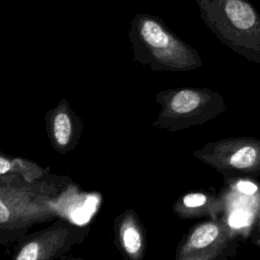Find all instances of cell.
Returning <instances> with one entry per match:
<instances>
[{
    "mask_svg": "<svg viewBox=\"0 0 260 260\" xmlns=\"http://www.w3.org/2000/svg\"><path fill=\"white\" fill-rule=\"evenodd\" d=\"M128 38L133 59L152 71L184 72L203 64L196 49L175 35L161 18L149 13L134 15Z\"/></svg>",
    "mask_w": 260,
    "mask_h": 260,
    "instance_id": "cell-2",
    "label": "cell"
},
{
    "mask_svg": "<svg viewBox=\"0 0 260 260\" xmlns=\"http://www.w3.org/2000/svg\"><path fill=\"white\" fill-rule=\"evenodd\" d=\"M237 187L241 192L249 195L254 194L257 191V186L250 181H240L237 184Z\"/></svg>",
    "mask_w": 260,
    "mask_h": 260,
    "instance_id": "cell-12",
    "label": "cell"
},
{
    "mask_svg": "<svg viewBox=\"0 0 260 260\" xmlns=\"http://www.w3.org/2000/svg\"><path fill=\"white\" fill-rule=\"evenodd\" d=\"M155 103L159 111L151 127L170 132L202 126L226 110L223 96L207 87L165 89L155 94Z\"/></svg>",
    "mask_w": 260,
    "mask_h": 260,
    "instance_id": "cell-4",
    "label": "cell"
},
{
    "mask_svg": "<svg viewBox=\"0 0 260 260\" xmlns=\"http://www.w3.org/2000/svg\"><path fill=\"white\" fill-rule=\"evenodd\" d=\"M206 202V196L201 193H191L187 194L183 198V203L189 208H195L203 205Z\"/></svg>",
    "mask_w": 260,
    "mask_h": 260,
    "instance_id": "cell-11",
    "label": "cell"
},
{
    "mask_svg": "<svg viewBox=\"0 0 260 260\" xmlns=\"http://www.w3.org/2000/svg\"><path fill=\"white\" fill-rule=\"evenodd\" d=\"M48 171L32 160L0 151V177L18 175L28 182H35L43 179Z\"/></svg>",
    "mask_w": 260,
    "mask_h": 260,
    "instance_id": "cell-8",
    "label": "cell"
},
{
    "mask_svg": "<svg viewBox=\"0 0 260 260\" xmlns=\"http://www.w3.org/2000/svg\"><path fill=\"white\" fill-rule=\"evenodd\" d=\"M199 15L221 44L260 64V13L249 0H195Z\"/></svg>",
    "mask_w": 260,
    "mask_h": 260,
    "instance_id": "cell-3",
    "label": "cell"
},
{
    "mask_svg": "<svg viewBox=\"0 0 260 260\" xmlns=\"http://www.w3.org/2000/svg\"><path fill=\"white\" fill-rule=\"evenodd\" d=\"M45 122L49 141L57 152L66 154L74 149L80 139L83 122L65 99L46 113Z\"/></svg>",
    "mask_w": 260,
    "mask_h": 260,
    "instance_id": "cell-7",
    "label": "cell"
},
{
    "mask_svg": "<svg viewBox=\"0 0 260 260\" xmlns=\"http://www.w3.org/2000/svg\"><path fill=\"white\" fill-rule=\"evenodd\" d=\"M218 235V228L212 223L202 224L197 228L190 238V246L196 249L207 247Z\"/></svg>",
    "mask_w": 260,
    "mask_h": 260,
    "instance_id": "cell-9",
    "label": "cell"
},
{
    "mask_svg": "<svg viewBox=\"0 0 260 260\" xmlns=\"http://www.w3.org/2000/svg\"><path fill=\"white\" fill-rule=\"evenodd\" d=\"M195 154L213 164L250 170L260 166V140L253 137L222 139L206 144Z\"/></svg>",
    "mask_w": 260,
    "mask_h": 260,
    "instance_id": "cell-6",
    "label": "cell"
},
{
    "mask_svg": "<svg viewBox=\"0 0 260 260\" xmlns=\"http://www.w3.org/2000/svg\"><path fill=\"white\" fill-rule=\"evenodd\" d=\"M73 225L65 218L38 232L20 243L13 260H54L72 245Z\"/></svg>",
    "mask_w": 260,
    "mask_h": 260,
    "instance_id": "cell-5",
    "label": "cell"
},
{
    "mask_svg": "<svg viewBox=\"0 0 260 260\" xmlns=\"http://www.w3.org/2000/svg\"><path fill=\"white\" fill-rule=\"evenodd\" d=\"M123 244L125 250L130 254L137 253L141 248V238L134 226H128L123 231Z\"/></svg>",
    "mask_w": 260,
    "mask_h": 260,
    "instance_id": "cell-10",
    "label": "cell"
},
{
    "mask_svg": "<svg viewBox=\"0 0 260 260\" xmlns=\"http://www.w3.org/2000/svg\"><path fill=\"white\" fill-rule=\"evenodd\" d=\"M69 180L49 173L28 182L18 175L0 177V237H21L36 223L62 218L58 197Z\"/></svg>",
    "mask_w": 260,
    "mask_h": 260,
    "instance_id": "cell-1",
    "label": "cell"
}]
</instances>
